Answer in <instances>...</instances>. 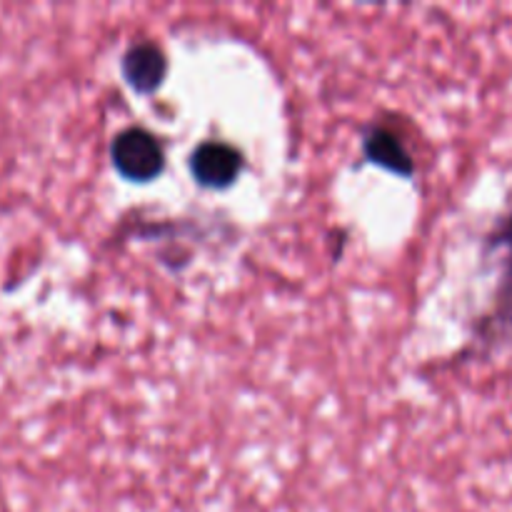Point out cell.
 I'll return each mask as SVG.
<instances>
[{"instance_id": "2", "label": "cell", "mask_w": 512, "mask_h": 512, "mask_svg": "<svg viewBox=\"0 0 512 512\" xmlns=\"http://www.w3.org/2000/svg\"><path fill=\"white\" fill-rule=\"evenodd\" d=\"M240 168H243V158L238 150L220 140H208V143L198 145L190 158V170L205 188H228L240 175Z\"/></svg>"}, {"instance_id": "4", "label": "cell", "mask_w": 512, "mask_h": 512, "mask_svg": "<svg viewBox=\"0 0 512 512\" xmlns=\"http://www.w3.org/2000/svg\"><path fill=\"white\" fill-rule=\"evenodd\" d=\"M365 155H368L373 163L383 165V168L400 175H410L415 168L408 148H405L403 140H400L390 128H375L373 133L365 138Z\"/></svg>"}, {"instance_id": "3", "label": "cell", "mask_w": 512, "mask_h": 512, "mask_svg": "<svg viewBox=\"0 0 512 512\" xmlns=\"http://www.w3.org/2000/svg\"><path fill=\"white\" fill-rule=\"evenodd\" d=\"M168 73V60L165 53L150 40L133 43L123 55V75L130 88L138 93H153L160 88Z\"/></svg>"}, {"instance_id": "6", "label": "cell", "mask_w": 512, "mask_h": 512, "mask_svg": "<svg viewBox=\"0 0 512 512\" xmlns=\"http://www.w3.org/2000/svg\"><path fill=\"white\" fill-rule=\"evenodd\" d=\"M490 248H505V245L512 243V213L505 215L498 223V228L490 233Z\"/></svg>"}, {"instance_id": "5", "label": "cell", "mask_w": 512, "mask_h": 512, "mask_svg": "<svg viewBox=\"0 0 512 512\" xmlns=\"http://www.w3.org/2000/svg\"><path fill=\"white\" fill-rule=\"evenodd\" d=\"M508 248V260H505L503 283H500L498 298H495V310L488 315V323L483 325V338L488 335L490 340L505 338L512 333V243Z\"/></svg>"}, {"instance_id": "1", "label": "cell", "mask_w": 512, "mask_h": 512, "mask_svg": "<svg viewBox=\"0 0 512 512\" xmlns=\"http://www.w3.org/2000/svg\"><path fill=\"white\" fill-rule=\"evenodd\" d=\"M113 165L123 178L135 180V183H148L158 178L165 165V153L160 140L143 128H128L115 135Z\"/></svg>"}]
</instances>
